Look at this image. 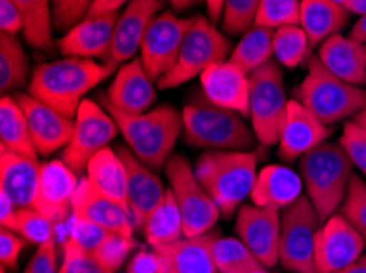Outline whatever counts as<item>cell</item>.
Here are the masks:
<instances>
[{"instance_id":"obj_23","label":"cell","mask_w":366,"mask_h":273,"mask_svg":"<svg viewBox=\"0 0 366 273\" xmlns=\"http://www.w3.org/2000/svg\"><path fill=\"white\" fill-rule=\"evenodd\" d=\"M73 216L133 237V221L125 206L104 195L87 177L81 178L73 198Z\"/></svg>"},{"instance_id":"obj_36","label":"cell","mask_w":366,"mask_h":273,"mask_svg":"<svg viewBox=\"0 0 366 273\" xmlns=\"http://www.w3.org/2000/svg\"><path fill=\"white\" fill-rule=\"evenodd\" d=\"M310 44L301 25H282L274 30L273 54L280 64L297 68L304 59H309Z\"/></svg>"},{"instance_id":"obj_13","label":"cell","mask_w":366,"mask_h":273,"mask_svg":"<svg viewBox=\"0 0 366 273\" xmlns=\"http://www.w3.org/2000/svg\"><path fill=\"white\" fill-rule=\"evenodd\" d=\"M235 227L238 237L266 269H273L278 264L281 241L280 210L243 203L237 211Z\"/></svg>"},{"instance_id":"obj_52","label":"cell","mask_w":366,"mask_h":273,"mask_svg":"<svg viewBox=\"0 0 366 273\" xmlns=\"http://www.w3.org/2000/svg\"><path fill=\"white\" fill-rule=\"evenodd\" d=\"M204 2L207 5L209 20L212 21V24H217L219 20H222V15H224L225 0H204Z\"/></svg>"},{"instance_id":"obj_46","label":"cell","mask_w":366,"mask_h":273,"mask_svg":"<svg viewBox=\"0 0 366 273\" xmlns=\"http://www.w3.org/2000/svg\"><path fill=\"white\" fill-rule=\"evenodd\" d=\"M24 273H59L58 254H56V236L48 239L46 242L36 247L29 265Z\"/></svg>"},{"instance_id":"obj_10","label":"cell","mask_w":366,"mask_h":273,"mask_svg":"<svg viewBox=\"0 0 366 273\" xmlns=\"http://www.w3.org/2000/svg\"><path fill=\"white\" fill-rule=\"evenodd\" d=\"M322 222L307 195L281 213L280 264L292 273H319L315 265V236Z\"/></svg>"},{"instance_id":"obj_7","label":"cell","mask_w":366,"mask_h":273,"mask_svg":"<svg viewBox=\"0 0 366 273\" xmlns=\"http://www.w3.org/2000/svg\"><path fill=\"white\" fill-rule=\"evenodd\" d=\"M232 51V44L224 33L215 28L207 16H192L174 68L157 83L159 88H176L192 81L212 64L222 63Z\"/></svg>"},{"instance_id":"obj_33","label":"cell","mask_w":366,"mask_h":273,"mask_svg":"<svg viewBox=\"0 0 366 273\" xmlns=\"http://www.w3.org/2000/svg\"><path fill=\"white\" fill-rule=\"evenodd\" d=\"M273 36V28L253 25L245 35L242 36L240 43H238L234 51H232L229 61L249 76L253 71H257L266 63H269L271 56H274Z\"/></svg>"},{"instance_id":"obj_30","label":"cell","mask_w":366,"mask_h":273,"mask_svg":"<svg viewBox=\"0 0 366 273\" xmlns=\"http://www.w3.org/2000/svg\"><path fill=\"white\" fill-rule=\"evenodd\" d=\"M0 138H2V146L14 153L38 158V150L30 135L29 120L20 103L12 96H2L0 100Z\"/></svg>"},{"instance_id":"obj_43","label":"cell","mask_w":366,"mask_h":273,"mask_svg":"<svg viewBox=\"0 0 366 273\" xmlns=\"http://www.w3.org/2000/svg\"><path fill=\"white\" fill-rule=\"evenodd\" d=\"M96 0H51L53 25L58 31H69L89 15Z\"/></svg>"},{"instance_id":"obj_37","label":"cell","mask_w":366,"mask_h":273,"mask_svg":"<svg viewBox=\"0 0 366 273\" xmlns=\"http://www.w3.org/2000/svg\"><path fill=\"white\" fill-rule=\"evenodd\" d=\"M2 227H7V230L16 232L26 242L36 244V246H41L48 239L56 236L54 234L56 225L35 208H16L15 215Z\"/></svg>"},{"instance_id":"obj_20","label":"cell","mask_w":366,"mask_h":273,"mask_svg":"<svg viewBox=\"0 0 366 273\" xmlns=\"http://www.w3.org/2000/svg\"><path fill=\"white\" fill-rule=\"evenodd\" d=\"M119 14L86 16L61 36L56 46L64 58L107 59L114 41V31Z\"/></svg>"},{"instance_id":"obj_5","label":"cell","mask_w":366,"mask_h":273,"mask_svg":"<svg viewBox=\"0 0 366 273\" xmlns=\"http://www.w3.org/2000/svg\"><path fill=\"white\" fill-rule=\"evenodd\" d=\"M184 141L207 150H252L257 136L237 111L220 108L205 97L182 108Z\"/></svg>"},{"instance_id":"obj_39","label":"cell","mask_w":366,"mask_h":273,"mask_svg":"<svg viewBox=\"0 0 366 273\" xmlns=\"http://www.w3.org/2000/svg\"><path fill=\"white\" fill-rule=\"evenodd\" d=\"M301 0H263L259 5L254 25L280 28L282 25H299Z\"/></svg>"},{"instance_id":"obj_1","label":"cell","mask_w":366,"mask_h":273,"mask_svg":"<svg viewBox=\"0 0 366 273\" xmlns=\"http://www.w3.org/2000/svg\"><path fill=\"white\" fill-rule=\"evenodd\" d=\"M115 72L112 66L96 59L64 58L36 66L31 72L29 93L40 102L76 118L82 100L94 87Z\"/></svg>"},{"instance_id":"obj_60","label":"cell","mask_w":366,"mask_h":273,"mask_svg":"<svg viewBox=\"0 0 366 273\" xmlns=\"http://www.w3.org/2000/svg\"><path fill=\"white\" fill-rule=\"evenodd\" d=\"M365 54H366V44H365Z\"/></svg>"},{"instance_id":"obj_32","label":"cell","mask_w":366,"mask_h":273,"mask_svg":"<svg viewBox=\"0 0 366 273\" xmlns=\"http://www.w3.org/2000/svg\"><path fill=\"white\" fill-rule=\"evenodd\" d=\"M24 19V38L31 48L53 51L51 0H12Z\"/></svg>"},{"instance_id":"obj_35","label":"cell","mask_w":366,"mask_h":273,"mask_svg":"<svg viewBox=\"0 0 366 273\" xmlns=\"http://www.w3.org/2000/svg\"><path fill=\"white\" fill-rule=\"evenodd\" d=\"M212 254L220 273H247L264 267L240 237H220L214 241Z\"/></svg>"},{"instance_id":"obj_11","label":"cell","mask_w":366,"mask_h":273,"mask_svg":"<svg viewBox=\"0 0 366 273\" xmlns=\"http://www.w3.org/2000/svg\"><path fill=\"white\" fill-rule=\"evenodd\" d=\"M120 135L114 116L94 100H82L74 118V133L68 146L63 149L61 160L81 174L87 169L89 160L97 153L109 148V143Z\"/></svg>"},{"instance_id":"obj_61","label":"cell","mask_w":366,"mask_h":273,"mask_svg":"<svg viewBox=\"0 0 366 273\" xmlns=\"http://www.w3.org/2000/svg\"><path fill=\"white\" fill-rule=\"evenodd\" d=\"M164 273H168V272H164Z\"/></svg>"},{"instance_id":"obj_42","label":"cell","mask_w":366,"mask_h":273,"mask_svg":"<svg viewBox=\"0 0 366 273\" xmlns=\"http://www.w3.org/2000/svg\"><path fill=\"white\" fill-rule=\"evenodd\" d=\"M342 215L362 234L366 246V183L362 177L353 174L347 198L342 205Z\"/></svg>"},{"instance_id":"obj_56","label":"cell","mask_w":366,"mask_h":273,"mask_svg":"<svg viewBox=\"0 0 366 273\" xmlns=\"http://www.w3.org/2000/svg\"><path fill=\"white\" fill-rule=\"evenodd\" d=\"M171 7H173L174 12H182V10H187L192 5H197L202 0H168Z\"/></svg>"},{"instance_id":"obj_27","label":"cell","mask_w":366,"mask_h":273,"mask_svg":"<svg viewBox=\"0 0 366 273\" xmlns=\"http://www.w3.org/2000/svg\"><path fill=\"white\" fill-rule=\"evenodd\" d=\"M317 58L332 74L352 86H366L365 44L337 33L319 46Z\"/></svg>"},{"instance_id":"obj_3","label":"cell","mask_w":366,"mask_h":273,"mask_svg":"<svg viewBox=\"0 0 366 273\" xmlns=\"http://www.w3.org/2000/svg\"><path fill=\"white\" fill-rule=\"evenodd\" d=\"M257 165L253 150H209L196 160L194 174L219 206L220 216L229 220L252 195Z\"/></svg>"},{"instance_id":"obj_47","label":"cell","mask_w":366,"mask_h":273,"mask_svg":"<svg viewBox=\"0 0 366 273\" xmlns=\"http://www.w3.org/2000/svg\"><path fill=\"white\" fill-rule=\"evenodd\" d=\"M25 239L19 234L2 227L0 230V262L7 270H16L21 250L25 249Z\"/></svg>"},{"instance_id":"obj_45","label":"cell","mask_w":366,"mask_h":273,"mask_svg":"<svg viewBox=\"0 0 366 273\" xmlns=\"http://www.w3.org/2000/svg\"><path fill=\"white\" fill-rule=\"evenodd\" d=\"M109 232L110 231L104 230L102 226L94 225L91 221H86L81 218H74V216L69 227V236L73 237L82 249H86L87 252L91 254L101 246L104 239L109 236Z\"/></svg>"},{"instance_id":"obj_55","label":"cell","mask_w":366,"mask_h":273,"mask_svg":"<svg viewBox=\"0 0 366 273\" xmlns=\"http://www.w3.org/2000/svg\"><path fill=\"white\" fill-rule=\"evenodd\" d=\"M337 273H366V254L355 260L353 264H350L348 267H345V269L337 272Z\"/></svg>"},{"instance_id":"obj_9","label":"cell","mask_w":366,"mask_h":273,"mask_svg":"<svg viewBox=\"0 0 366 273\" xmlns=\"http://www.w3.org/2000/svg\"><path fill=\"white\" fill-rule=\"evenodd\" d=\"M164 172L179 206L184 237L209 232L217 222L220 210L197 180L189 160L181 154H173L164 164Z\"/></svg>"},{"instance_id":"obj_29","label":"cell","mask_w":366,"mask_h":273,"mask_svg":"<svg viewBox=\"0 0 366 273\" xmlns=\"http://www.w3.org/2000/svg\"><path fill=\"white\" fill-rule=\"evenodd\" d=\"M87 178L96 188L129 210L127 198V169L117 149L105 148L87 164ZM130 213V211H129Z\"/></svg>"},{"instance_id":"obj_57","label":"cell","mask_w":366,"mask_h":273,"mask_svg":"<svg viewBox=\"0 0 366 273\" xmlns=\"http://www.w3.org/2000/svg\"><path fill=\"white\" fill-rule=\"evenodd\" d=\"M352 121H355V123L360 125V126L365 128V130H366V98H365V103H363L362 110H360L358 113L353 116V120H352Z\"/></svg>"},{"instance_id":"obj_59","label":"cell","mask_w":366,"mask_h":273,"mask_svg":"<svg viewBox=\"0 0 366 273\" xmlns=\"http://www.w3.org/2000/svg\"><path fill=\"white\" fill-rule=\"evenodd\" d=\"M0 273H7V269H5L4 265H2V269H0Z\"/></svg>"},{"instance_id":"obj_8","label":"cell","mask_w":366,"mask_h":273,"mask_svg":"<svg viewBox=\"0 0 366 273\" xmlns=\"http://www.w3.org/2000/svg\"><path fill=\"white\" fill-rule=\"evenodd\" d=\"M249 77V121L254 136L264 146L280 141L281 126L285 123L287 105L285 79L278 61L271 59Z\"/></svg>"},{"instance_id":"obj_19","label":"cell","mask_w":366,"mask_h":273,"mask_svg":"<svg viewBox=\"0 0 366 273\" xmlns=\"http://www.w3.org/2000/svg\"><path fill=\"white\" fill-rule=\"evenodd\" d=\"M117 153L127 169V198L133 226L143 230L148 216L162 203L166 190L162 178L143 164L129 146H117Z\"/></svg>"},{"instance_id":"obj_14","label":"cell","mask_w":366,"mask_h":273,"mask_svg":"<svg viewBox=\"0 0 366 273\" xmlns=\"http://www.w3.org/2000/svg\"><path fill=\"white\" fill-rule=\"evenodd\" d=\"M365 241L343 215L322 222L315 236V265L319 273H337L363 255Z\"/></svg>"},{"instance_id":"obj_12","label":"cell","mask_w":366,"mask_h":273,"mask_svg":"<svg viewBox=\"0 0 366 273\" xmlns=\"http://www.w3.org/2000/svg\"><path fill=\"white\" fill-rule=\"evenodd\" d=\"M191 21L192 19H181L174 12L164 10L148 26L140 46V59L154 82L174 68Z\"/></svg>"},{"instance_id":"obj_41","label":"cell","mask_w":366,"mask_h":273,"mask_svg":"<svg viewBox=\"0 0 366 273\" xmlns=\"http://www.w3.org/2000/svg\"><path fill=\"white\" fill-rule=\"evenodd\" d=\"M59 273H112L105 269L91 252L82 249L73 237L69 236L63 242V262Z\"/></svg>"},{"instance_id":"obj_24","label":"cell","mask_w":366,"mask_h":273,"mask_svg":"<svg viewBox=\"0 0 366 273\" xmlns=\"http://www.w3.org/2000/svg\"><path fill=\"white\" fill-rule=\"evenodd\" d=\"M40 170L38 158L16 154L0 144V192L12 198L16 208H33Z\"/></svg>"},{"instance_id":"obj_21","label":"cell","mask_w":366,"mask_h":273,"mask_svg":"<svg viewBox=\"0 0 366 273\" xmlns=\"http://www.w3.org/2000/svg\"><path fill=\"white\" fill-rule=\"evenodd\" d=\"M153 82L154 81L148 76L140 58L127 61L117 69L107 96L102 98L124 113H145L157 100V91H154Z\"/></svg>"},{"instance_id":"obj_51","label":"cell","mask_w":366,"mask_h":273,"mask_svg":"<svg viewBox=\"0 0 366 273\" xmlns=\"http://www.w3.org/2000/svg\"><path fill=\"white\" fill-rule=\"evenodd\" d=\"M15 211L16 205L12 202V198L4 192H0V222H2V226L7 225L10 218L15 215Z\"/></svg>"},{"instance_id":"obj_26","label":"cell","mask_w":366,"mask_h":273,"mask_svg":"<svg viewBox=\"0 0 366 273\" xmlns=\"http://www.w3.org/2000/svg\"><path fill=\"white\" fill-rule=\"evenodd\" d=\"M302 177L292 169L281 164H271L258 172L252 195L253 205L262 208L286 210L302 197Z\"/></svg>"},{"instance_id":"obj_31","label":"cell","mask_w":366,"mask_h":273,"mask_svg":"<svg viewBox=\"0 0 366 273\" xmlns=\"http://www.w3.org/2000/svg\"><path fill=\"white\" fill-rule=\"evenodd\" d=\"M143 232H145L147 242L153 249L184 237L181 211L171 188L166 190L162 203L148 216L145 226H143Z\"/></svg>"},{"instance_id":"obj_50","label":"cell","mask_w":366,"mask_h":273,"mask_svg":"<svg viewBox=\"0 0 366 273\" xmlns=\"http://www.w3.org/2000/svg\"><path fill=\"white\" fill-rule=\"evenodd\" d=\"M132 0H96L87 16H99L109 14H119L124 5H129Z\"/></svg>"},{"instance_id":"obj_58","label":"cell","mask_w":366,"mask_h":273,"mask_svg":"<svg viewBox=\"0 0 366 273\" xmlns=\"http://www.w3.org/2000/svg\"><path fill=\"white\" fill-rule=\"evenodd\" d=\"M247 273H269V272L266 270V267H262V269H253V270H249Z\"/></svg>"},{"instance_id":"obj_22","label":"cell","mask_w":366,"mask_h":273,"mask_svg":"<svg viewBox=\"0 0 366 273\" xmlns=\"http://www.w3.org/2000/svg\"><path fill=\"white\" fill-rule=\"evenodd\" d=\"M204 97L220 108L249 115V77L230 61L212 64L201 74Z\"/></svg>"},{"instance_id":"obj_4","label":"cell","mask_w":366,"mask_h":273,"mask_svg":"<svg viewBox=\"0 0 366 273\" xmlns=\"http://www.w3.org/2000/svg\"><path fill=\"white\" fill-rule=\"evenodd\" d=\"M353 164L340 144L325 141L299 159V169L307 198L320 222L337 213L347 198Z\"/></svg>"},{"instance_id":"obj_34","label":"cell","mask_w":366,"mask_h":273,"mask_svg":"<svg viewBox=\"0 0 366 273\" xmlns=\"http://www.w3.org/2000/svg\"><path fill=\"white\" fill-rule=\"evenodd\" d=\"M30 61L15 35L0 33V91L4 96L30 83Z\"/></svg>"},{"instance_id":"obj_28","label":"cell","mask_w":366,"mask_h":273,"mask_svg":"<svg viewBox=\"0 0 366 273\" xmlns=\"http://www.w3.org/2000/svg\"><path fill=\"white\" fill-rule=\"evenodd\" d=\"M350 20V12L335 0H301L299 25L306 31L310 48L340 33Z\"/></svg>"},{"instance_id":"obj_15","label":"cell","mask_w":366,"mask_h":273,"mask_svg":"<svg viewBox=\"0 0 366 273\" xmlns=\"http://www.w3.org/2000/svg\"><path fill=\"white\" fill-rule=\"evenodd\" d=\"M77 185V174L63 160L43 163L33 208L56 226L61 225L69 215H73V198Z\"/></svg>"},{"instance_id":"obj_40","label":"cell","mask_w":366,"mask_h":273,"mask_svg":"<svg viewBox=\"0 0 366 273\" xmlns=\"http://www.w3.org/2000/svg\"><path fill=\"white\" fill-rule=\"evenodd\" d=\"M137 247L135 239L130 236H124L119 232H109L104 242L94 250L92 255L99 260V264L112 273L117 272L125 260L129 259L132 250Z\"/></svg>"},{"instance_id":"obj_49","label":"cell","mask_w":366,"mask_h":273,"mask_svg":"<svg viewBox=\"0 0 366 273\" xmlns=\"http://www.w3.org/2000/svg\"><path fill=\"white\" fill-rule=\"evenodd\" d=\"M0 31L15 36L24 31V19L12 0H0Z\"/></svg>"},{"instance_id":"obj_2","label":"cell","mask_w":366,"mask_h":273,"mask_svg":"<svg viewBox=\"0 0 366 273\" xmlns=\"http://www.w3.org/2000/svg\"><path fill=\"white\" fill-rule=\"evenodd\" d=\"M102 107L117 121L127 146L143 164L158 170L173 155V149L182 133V113L173 105H159L145 113H124L102 98Z\"/></svg>"},{"instance_id":"obj_38","label":"cell","mask_w":366,"mask_h":273,"mask_svg":"<svg viewBox=\"0 0 366 273\" xmlns=\"http://www.w3.org/2000/svg\"><path fill=\"white\" fill-rule=\"evenodd\" d=\"M263 0H225L222 30L230 36H240L254 25Z\"/></svg>"},{"instance_id":"obj_6","label":"cell","mask_w":366,"mask_h":273,"mask_svg":"<svg viewBox=\"0 0 366 273\" xmlns=\"http://www.w3.org/2000/svg\"><path fill=\"white\" fill-rule=\"evenodd\" d=\"M294 93V100L327 126H334L347 116L357 115L366 98L365 88L352 86L332 74L317 56L307 59V76Z\"/></svg>"},{"instance_id":"obj_44","label":"cell","mask_w":366,"mask_h":273,"mask_svg":"<svg viewBox=\"0 0 366 273\" xmlns=\"http://www.w3.org/2000/svg\"><path fill=\"white\" fill-rule=\"evenodd\" d=\"M342 149L345 150L352 164L366 177V130L355 121H347L340 136Z\"/></svg>"},{"instance_id":"obj_53","label":"cell","mask_w":366,"mask_h":273,"mask_svg":"<svg viewBox=\"0 0 366 273\" xmlns=\"http://www.w3.org/2000/svg\"><path fill=\"white\" fill-rule=\"evenodd\" d=\"M350 38L355 41L366 44V15L360 16V19L357 20V24L353 25Z\"/></svg>"},{"instance_id":"obj_16","label":"cell","mask_w":366,"mask_h":273,"mask_svg":"<svg viewBox=\"0 0 366 273\" xmlns=\"http://www.w3.org/2000/svg\"><path fill=\"white\" fill-rule=\"evenodd\" d=\"M14 97L25 111L38 154L49 155L68 146L74 133V118L64 116L30 93H16Z\"/></svg>"},{"instance_id":"obj_54","label":"cell","mask_w":366,"mask_h":273,"mask_svg":"<svg viewBox=\"0 0 366 273\" xmlns=\"http://www.w3.org/2000/svg\"><path fill=\"white\" fill-rule=\"evenodd\" d=\"M340 5H343L350 14L357 15H366V0H335Z\"/></svg>"},{"instance_id":"obj_18","label":"cell","mask_w":366,"mask_h":273,"mask_svg":"<svg viewBox=\"0 0 366 273\" xmlns=\"http://www.w3.org/2000/svg\"><path fill=\"white\" fill-rule=\"evenodd\" d=\"M330 135L332 126L324 125L297 100H290L285 123L280 133V158L286 163L301 159L302 155L325 143Z\"/></svg>"},{"instance_id":"obj_17","label":"cell","mask_w":366,"mask_h":273,"mask_svg":"<svg viewBox=\"0 0 366 273\" xmlns=\"http://www.w3.org/2000/svg\"><path fill=\"white\" fill-rule=\"evenodd\" d=\"M163 7L164 0H132L119 16L112 46L104 63L117 69V66L132 61L142 46L148 26Z\"/></svg>"},{"instance_id":"obj_25","label":"cell","mask_w":366,"mask_h":273,"mask_svg":"<svg viewBox=\"0 0 366 273\" xmlns=\"http://www.w3.org/2000/svg\"><path fill=\"white\" fill-rule=\"evenodd\" d=\"M217 236V232L209 231L202 236L182 237L153 250L162 257L168 273H220L212 254Z\"/></svg>"},{"instance_id":"obj_48","label":"cell","mask_w":366,"mask_h":273,"mask_svg":"<svg viewBox=\"0 0 366 273\" xmlns=\"http://www.w3.org/2000/svg\"><path fill=\"white\" fill-rule=\"evenodd\" d=\"M164 264L159 255L152 250H140L137 255H133L129 262L127 273H164Z\"/></svg>"}]
</instances>
